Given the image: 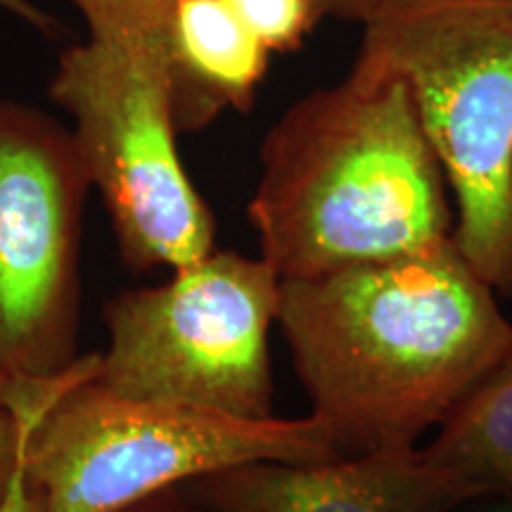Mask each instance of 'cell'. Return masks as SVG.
<instances>
[{"label": "cell", "instance_id": "obj_18", "mask_svg": "<svg viewBox=\"0 0 512 512\" xmlns=\"http://www.w3.org/2000/svg\"><path fill=\"white\" fill-rule=\"evenodd\" d=\"M467 512H512V496H482L465 505Z\"/></svg>", "mask_w": 512, "mask_h": 512}, {"label": "cell", "instance_id": "obj_9", "mask_svg": "<svg viewBox=\"0 0 512 512\" xmlns=\"http://www.w3.org/2000/svg\"><path fill=\"white\" fill-rule=\"evenodd\" d=\"M178 131H200L223 110L247 112L271 62L223 0H178L166 27Z\"/></svg>", "mask_w": 512, "mask_h": 512}, {"label": "cell", "instance_id": "obj_7", "mask_svg": "<svg viewBox=\"0 0 512 512\" xmlns=\"http://www.w3.org/2000/svg\"><path fill=\"white\" fill-rule=\"evenodd\" d=\"M91 190L72 131L0 98V399L79 358V252Z\"/></svg>", "mask_w": 512, "mask_h": 512}, {"label": "cell", "instance_id": "obj_10", "mask_svg": "<svg viewBox=\"0 0 512 512\" xmlns=\"http://www.w3.org/2000/svg\"><path fill=\"white\" fill-rule=\"evenodd\" d=\"M482 496H512V351L420 448Z\"/></svg>", "mask_w": 512, "mask_h": 512}, {"label": "cell", "instance_id": "obj_12", "mask_svg": "<svg viewBox=\"0 0 512 512\" xmlns=\"http://www.w3.org/2000/svg\"><path fill=\"white\" fill-rule=\"evenodd\" d=\"M271 53H290L320 22L313 0H223Z\"/></svg>", "mask_w": 512, "mask_h": 512}, {"label": "cell", "instance_id": "obj_4", "mask_svg": "<svg viewBox=\"0 0 512 512\" xmlns=\"http://www.w3.org/2000/svg\"><path fill=\"white\" fill-rule=\"evenodd\" d=\"M342 458L318 418L245 420L69 387L29 434L24 470L38 512H121L178 484L247 463Z\"/></svg>", "mask_w": 512, "mask_h": 512}, {"label": "cell", "instance_id": "obj_15", "mask_svg": "<svg viewBox=\"0 0 512 512\" xmlns=\"http://www.w3.org/2000/svg\"><path fill=\"white\" fill-rule=\"evenodd\" d=\"M121 512H219V510L192 501L190 496H185L183 491L176 486V489L162 491V494L145 498V501L131 505V508H126Z\"/></svg>", "mask_w": 512, "mask_h": 512}, {"label": "cell", "instance_id": "obj_13", "mask_svg": "<svg viewBox=\"0 0 512 512\" xmlns=\"http://www.w3.org/2000/svg\"><path fill=\"white\" fill-rule=\"evenodd\" d=\"M86 19L88 34L126 38L162 34L178 0H69Z\"/></svg>", "mask_w": 512, "mask_h": 512}, {"label": "cell", "instance_id": "obj_17", "mask_svg": "<svg viewBox=\"0 0 512 512\" xmlns=\"http://www.w3.org/2000/svg\"><path fill=\"white\" fill-rule=\"evenodd\" d=\"M24 453H27V448H24ZM24 453H22V460H19L17 475L12 479L8 501H5L3 510L0 512H38L36 498L31 494L29 482H27V470H24Z\"/></svg>", "mask_w": 512, "mask_h": 512}, {"label": "cell", "instance_id": "obj_2", "mask_svg": "<svg viewBox=\"0 0 512 512\" xmlns=\"http://www.w3.org/2000/svg\"><path fill=\"white\" fill-rule=\"evenodd\" d=\"M446 188L408 83L356 60L271 126L247 214L280 280L316 278L451 242Z\"/></svg>", "mask_w": 512, "mask_h": 512}, {"label": "cell", "instance_id": "obj_11", "mask_svg": "<svg viewBox=\"0 0 512 512\" xmlns=\"http://www.w3.org/2000/svg\"><path fill=\"white\" fill-rule=\"evenodd\" d=\"M98 373V354L79 356L62 375L27 384L0 399V510L10 496L12 479L27 448L31 427L69 387L93 380Z\"/></svg>", "mask_w": 512, "mask_h": 512}, {"label": "cell", "instance_id": "obj_3", "mask_svg": "<svg viewBox=\"0 0 512 512\" xmlns=\"http://www.w3.org/2000/svg\"><path fill=\"white\" fill-rule=\"evenodd\" d=\"M356 60L408 83L456 195L453 245L512 294V0H396L363 22Z\"/></svg>", "mask_w": 512, "mask_h": 512}, {"label": "cell", "instance_id": "obj_14", "mask_svg": "<svg viewBox=\"0 0 512 512\" xmlns=\"http://www.w3.org/2000/svg\"><path fill=\"white\" fill-rule=\"evenodd\" d=\"M389 3H396V0H313L318 19L335 17V19H344V22H361V24L366 22L375 10H380Z\"/></svg>", "mask_w": 512, "mask_h": 512}, {"label": "cell", "instance_id": "obj_6", "mask_svg": "<svg viewBox=\"0 0 512 512\" xmlns=\"http://www.w3.org/2000/svg\"><path fill=\"white\" fill-rule=\"evenodd\" d=\"M278 306L280 275L268 261L214 249L166 283L105 304L110 347L93 380L126 399L275 418L268 332Z\"/></svg>", "mask_w": 512, "mask_h": 512}, {"label": "cell", "instance_id": "obj_16", "mask_svg": "<svg viewBox=\"0 0 512 512\" xmlns=\"http://www.w3.org/2000/svg\"><path fill=\"white\" fill-rule=\"evenodd\" d=\"M0 10H8L12 17L22 19L29 27H34L43 34H50L57 27V22L48 15L46 10H41L31 0H0Z\"/></svg>", "mask_w": 512, "mask_h": 512}, {"label": "cell", "instance_id": "obj_8", "mask_svg": "<svg viewBox=\"0 0 512 512\" xmlns=\"http://www.w3.org/2000/svg\"><path fill=\"white\" fill-rule=\"evenodd\" d=\"M178 489L219 512H458L482 491L420 448L323 463H247Z\"/></svg>", "mask_w": 512, "mask_h": 512}, {"label": "cell", "instance_id": "obj_1", "mask_svg": "<svg viewBox=\"0 0 512 512\" xmlns=\"http://www.w3.org/2000/svg\"><path fill=\"white\" fill-rule=\"evenodd\" d=\"M278 323L342 458L418 448L512 351L510 320L453 240L280 280Z\"/></svg>", "mask_w": 512, "mask_h": 512}, {"label": "cell", "instance_id": "obj_5", "mask_svg": "<svg viewBox=\"0 0 512 512\" xmlns=\"http://www.w3.org/2000/svg\"><path fill=\"white\" fill-rule=\"evenodd\" d=\"M50 98L72 117L69 131L128 268L178 271L214 252V214L178 157L166 31L88 36L67 48Z\"/></svg>", "mask_w": 512, "mask_h": 512}]
</instances>
